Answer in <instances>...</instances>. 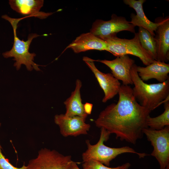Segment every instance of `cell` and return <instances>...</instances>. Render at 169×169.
I'll list each match as a JSON object with an SVG mask.
<instances>
[{"mask_svg": "<svg viewBox=\"0 0 169 169\" xmlns=\"http://www.w3.org/2000/svg\"><path fill=\"white\" fill-rule=\"evenodd\" d=\"M118 94L117 102L101 111L95 123L115 134L116 138L135 144L142 137L143 130L148 128L146 121L151 111L139 103L129 85L121 84Z\"/></svg>", "mask_w": 169, "mask_h": 169, "instance_id": "6da1fadb", "label": "cell"}, {"mask_svg": "<svg viewBox=\"0 0 169 169\" xmlns=\"http://www.w3.org/2000/svg\"><path fill=\"white\" fill-rule=\"evenodd\" d=\"M134 64L130 70L134 87L132 93L139 103L151 111L160 105L169 96V78L162 83L148 84L142 81Z\"/></svg>", "mask_w": 169, "mask_h": 169, "instance_id": "7a4b0ae2", "label": "cell"}, {"mask_svg": "<svg viewBox=\"0 0 169 169\" xmlns=\"http://www.w3.org/2000/svg\"><path fill=\"white\" fill-rule=\"evenodd\" d=\"M3 18L8 21L12 25L14 34V43L12 49L2 54L3 57L6 58L13 57L16 61L14 64L17 70L20 69L22 64L25 65L27 69L30 71L34 69L36 71L40 70L38 67L40 65L33 62L34 57L36 55L34 53H31L29 52L30 45L33 39L39 35L36 33L29 34L28 39L26 41L21 40L17 36L16 30L17 25L20 20L27 17L19 18L10 17L6 14L1 17Z\"/></svg>", "mask_w": 169, "mask_h": 169, "instance_id": "3957f363", "label": "cell"}, {"mask_svg": "<svg viewBox=\"0 0 169 169\" xmlns=\"http://www.w3.org/2000/svg\"><path fill=\"white\" fill-rule=\"evenodd\" d=\"M110 134L103 128H100V139L95 144L92 145L89 140L86 141L87 149L82 154L83 162L93 160L98 161L109 166L110 161L121 154L130 153L137 154L139 158H144L147 154L136 152L134 149L128 146L119 148H112L106 146L104 142L109 139Z\"/></svg>", "mask_w": 169, "mask_h": 169, "instance_id": "277c9868", "label": "cell"}, {"mask_svg": "<svg viewBox=\"0 0 169 169\" xmlns=\"http://www.w3.org/2000/svg\"><path fill=\"white\" fill-rule=\"evenodd\" d=\"M131 39L121 38L116 34L106 37L102 39L107 44L108 51L115 56L119 57L131 54L138 57L143 64L147 66L155 60L142 47L139 39L138 33Z\"/></svg>", "mask_w": 169, "mask_h": 169, "instance_id": "5b68a950", "label": "cell"}, {"mask_svg": "<svg viewBox=\"0 0 169 169\" xmlns=\"http://www.w3.org/2000/svg\"><path fill=\"white\" fill-rule=\"evenodd\" d=\"M143 132L153 147L151 155L156 159L160 169H165L169 164V126L159 130L146 128Z\"/></svg>", "mask_w": 169, "mask_h": 169, "instance_id": "8992f818", "label": "cell"}, {"mask_svg": "<svg viewBox=\"0 0 169 169\" xmlns=\"http://www.w3.org/2000/svg\"><path fill=\"white\" fill-rule=\"evenodd\" d=\"M72 161L70 156L44 148L39 151L36 157L29 161L26 169H68Z\"/></svg>", "mask_w": 169, "mask_h": 169, "instance_id": "52a82bcc", "label": "cell"}, {"mask_svg": "<svg viewBox=\"0 0 169 169\" xmlns=\"http://www.w3.org/2000/svg\"><path fill=\"white\" fill-rule=\"evenodd\" d=\"M135 27L125 17L113 14L109 20H96L93 23L90 32L102 39L123 31H127L135 33Z\"/></svg>", "mask_w": 169, "mask_h": 169, "instance_id": "ba28073f", "label": "cell"}, {"mask_svg": "<svg viewBox=\"0 0 169 169\" xmlns=\"http://www.w3.org/2000/svg\"><path fill=\"white\" fill-rule=\"evenodd\" d=\"M83 60L93 73L103 91L104 96L102 100L103 103H106L118 94L121 84L111 73H105L100 71L95 66L93 59L84 56Z\"/></svg>", "mask_w": 169, "mask_h": 169, "instance_id": "9c48e42d", "label": "cell"}, {"mask_svg": "<svg viewBox=\"0 0 169 169\" xmlns=\"http://www.w3.org/2000/svg\"><path fill=\"white\" fill-rule=\"evenodd\" d=\"M85 120L80 116L68 117L62 114H57L54 117L55 123L59 126L61 134L65 137L87 134L90 125L85 122Z\"/></svg>", "mask_w": 169, "mask_h": 169, "instance_id": "30bf717a", "label": "cell"}, {"mask_svg": "<svg viewBox=\"0 0 169 169\" xmlns=\"http://www.w3.org/2000/svg\"><path fill=\"white\" fill-rule=\"evenodd\" d=\"M94 61L101 63L109 67L114 77L117 80L121 81L123 84H133L130 70L135 64V61L130 58L128 55L117 57L111 60L98 59Z\"/></svg>", "mask_w": 169, "mask_h": 169, "instance_id": "8fae6325", "label": "cell"}, {"mask_svg": "<svg viewBox=\"0 0 169 169\" xmlns=\"http://www.w3.org/2000/svg\"><path fill=\"white\" fill-rule=\"evenodd\" d=\"M124 3L129 7L134 9L136 14L132 13L130 16L131 20L130 23L135 27L142 28L148 31L155 36L154 31H156L158 26L161 23V19L158 22H153L150 20L146 16L143 8V4L146 0H124Z\"/></svg>", "mask_w": 169, "mask_h": 169, "instance_id": "7c38bea8", "label": "cell"}, {"mask_svg": "<svg viewBox=\"0 0 169 169\" xmlns=\"http://www.w3.org/2000/svg\"><path fill=\"white\" fill-rule=\"evenodd\" d=\"M68 48L75 53L93 49L108 51L106 42L90 32L83 33L77 37L66 49Z\"/></svg>", "mask_w": 169, "mask_h": 169, "instance_id": "4fadbf2b", "label": "cell"}, {"mask_svg": "<svg viewBox=\"0 0 169 169\" xmlns=\"http://www.w3.org/2000/svg\"><path fill=\"white\" fill-rule=\"evenodd\" d=\"M157 61L166 62L169 60V18H161L155 31Z\"/></svg>", "mask_w": 169, "mask_h": 169, "instance_id": "5bb4252c", "label": "cell"}, {"mask_svg": "<svg viewBox=\"0 0 169 169\" xmlns=\"http://www.w3.org/2000/svg\"><path fill=\"white\" fill-rule=\"evenodd\" d=\"M139 76L143 81L154 79L162 83L169 78V64L155 60L145 67L137 66Z\"/></svg>", "mask_w": 169, "mask_h": 169, "instance_id": "9a60e30c", "label": "cell"}, {"mask_svg": "<svg viewBox=\"0 0 169 169\" xmlns=\"http://www.w3.org/2000/svg\"><path fill=\"white\" fill-rule=\"evenodd\" d=\"M43 0H9V3L11 8L17 12L29 16L34 17L40 19H44L52 14L40 12L43 7Z\"/></svg>", "mask_w": 169, "mask_h": 169, "instance_id": "2e32d148", "label": "cell"}, {"mask_svg": "<svg viewBox=\"0 0 169 169\" xmlns=\"http://www.w3.org/2000/svg\"><path fill=\"white\" fill-rule=\"evenodd\" d=\"M82 86L81 81L77 79L75 81L74 90L70 96L64 102L66 112L64 114L68 117L79 116L86 119L88 115L85 108V105L82 102L80 89Z\"/></svg>", "mask_w": 169, "mask_h": 169, "instance_id": "e0dca14e", "label": "cell"}, {"mask_svg": "<svg viewBox=\"0 0 169 169\" xmlns=\"http://www.w3.org/2000/svg\"><path fill=\"white\" fill-rule=\"evenodd\" d=\"M138 33L139 39L144 49L157 61L156 44L154 36L147 30L139 27Z\"/></svg>", "mask_w": 169, "mask_h": 169, "instance_id": "ac0fdd59", "label": "cell"}, {"mask_svg": "<svg viewBox=\"0 0 169 169\" xmlns=\"http://www.w3.org/2000/svg\"><path fill=\"white\" fill-rule=\"evenodd\" d=\"M164 111L159 116L155 117L149 116L146 121L148 127L154 130H159L169 126V100L164 103Z\"/></svg>", "mask_w": 169, "mask_h": 169, "instance_id": "d6986e66", "label": "cell"}, {"mask_svg": "<svg viewBox=\"0 0 169 169\" xmlns=\"http://www.w3.org/2000/svg\"><path fill=\"white\" fill-rule=\"evenodd\" d=\"M131 164L129 162L115 167H110L96 161L90 160L83 162V169H129Z\"/></svg>", "mask_w": 169, "mask_h": 169, "instance_id": "ffe728a7", "label": "cell"}, {"mask_svg": "<svg viewBox=\"0 0 169 169\" xmlns=\"http://www.w3.org/2000/svg\"><path fill=\"white\" fill-rule=\"evenodd\" d=\"M26 166L24 164L22 167L19 168L12 165L3 154L0 143V169H26Z\"/></svg>", "mask_w": 169, "mask_h": 169, "instance_id": "44dd1931", "label": "cell"}, {"mask_svg": "<svg viewBox=\"0 0 169 169\" xmlns=\"http://www.w3.org/2000/svg\"><path fill=\"white\" fill-rule=\"evenodd\" d=\"M68 169H80L76 162L72 161L69 165Z\"/></svg>", "mask_w": 169, "mask_h": 169, "instance_id": "7402d4cb", "label": "cell"}, {"mask_svg": "<svg viewBox=\"0 0 169 169\" xmlns=\"http://www.w3.org/2000/svg\"><path fill=\"white\" fill-rule=\"evenodd\" d=\"M1 123L0 122V127L1 126Z\"/></svg>", "mask_w": 169, "mask_h": 169, "instance_id": "603a6c76", "label": "cell"}]
</instances>
